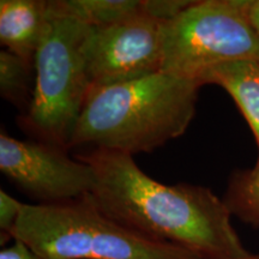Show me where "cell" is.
Returning <instances> with one entry per match:
<instances>
[{"mask_svg":"<svg viewBox=\"0 0 259 259\" xmlns=\"http://www.w3.org/2000/svg\"><path fill=\"white\" fill-rule=\"evenodd\" d=\"M76 158L93 168L89 193L97 208L154 241L192 252L200 259L250 254L231 222L232 212L204 186L164 185L144 173L131 155L94 149Z\"/></svg>","mask_w":259,"mask_h":259,"instance_id":"6da1fadb","label":"cell"},{"mask_svg":"<svg viewBox=\"0 0 259 259\" xmlns=\"http://www.w3.org/2000/svg\"><path fill=\"white\" fill-rule=\"evenodd\" d=\"M200 84L158 72L130 82L90 87L69 149L149 153L186 132Z\"/></svg>","mask_w":259,"mask_h":259,"instance_id":"7a4b0ae2","label":"cell"},{"mask_svg":"<svg viewBox=\"0 0 259 259\" xmlns=\"http://www.w3.org/2000/svg\"><path fill=\"white\" fill-rule=\"evenodd\" d=\"M44 259H200L154 241L97 208L89 194L59 203L23 204L14 231Z\"/></svg>","mask_w":259,"mask_h":259,"instance_id":"3957f363","label":"cell"},{"mask_svg":"<svg viewBox=\"0 0 259 259\" xmlns=\"http://www.w3.org/2000/svg\"><path fill=\"white\" fill-rule=\"evenodd\" d=\"M50 17L34 61L31 105L19 122L37 141L69 150L90 89L82 54L90 27L66 16Z\"/></svg>","mask_w":259,"mask_h":259,"instance_id":"277c9868","label":"cell"},{"mask_svg":"<svg viewBox=\"0 0 259 259\" xmlns=\"http://www.w3.org/2000/svg\"><path fill=\"white\" fill-rule=\"evenodd\" d=\"M248 0L192 2L162 24V72L199 83L203 73L229 61L259 59V34Z\"/></svg>","mask_w":259,"mask_h":259,"instance_id":"5b68a950","label":"cell"},{"mask_svg":"<svg viewBox=\"0 0 259 259\" xmlns=\"http://www.w3.org/2000/svg\"><path fill=\"white\" fill-rule=\"evenodd\" d=\"M142 15L105 27H90L82 54L90 87L125 83L162 72V24Z\"/></svg>","mask_w":259,"mask_h":259,"instance_id":"8992f818","label":"cell"},{"mask_svg":"<svg viewBox=\"0 0 259 259\" xmlns=\"http://www.w3.org/2000/svg\"><path fill=\"white\" fill-rule=\"evenodd\" d=\"M0 170L19 189L40 203H59L87 196L95 174L85 162L72 158L57 145L19 141L2 131Z\"/></svg>","mask_w":259,"mask_h":259,"instance_id":"52a82bcc","label":"cell"},{"mask_svg":"<svg viewBox=\"0 0 259 259\" xmlns=\"http://www.w3.org/2000/svg\"><path fill=\"white\" fill-rule=\"evenodd\" d=\"M50 19L46 0H2V46L28 63L34 64Z\"/></svg>","mask_w":259,"mask_h":259,"instance_id":"ba28073f","label":"cell"},{"mask_svg":"<svg viewBox=\"0 0 259 259\" xmlns=\"http://www.w3.org/2000/svg\"><path fill=\"white\" fill-rule=\"evenodd\" d=\"M199 84H216L233 97L250 125L259 149V59L219 65L203 73Z\"/></svg>","mask_w":259,"mask_h":259,"instance_id":"9c48e42d","label":"cell"},{"mask_svg":"<svg viewBox=\"0 0 259 259\" xmlns=\"http://www.w3.org/2000/svg\"><path fill=\"white\" fill-rule=\"evenodd\" d=\"M48 9L51 16L72 17L89 27H105L145 15L144 0H50Z\"/></svg>","mask_w":259,"mask_h":259,"instance_id":"30bf717a","label":"cell"},{"mask_svg":"<svg viewBox=\"0 0 259 259\" xmlns=\"http://www.w3.org/2000/svg\"><path fill=\"white\" fill-rule=\"evenodd\" d=\"M35 89V65L9 51L0 52V94L21 109L22 115L31 105Z\"/></svg>","mask_w":259,"mask_h":259,"instance_id":"8fae6325","label":"cell"},{"mask_svg":"<svg viewBox=\"0 0 259 259\" xmlns=\"http://www.w3.org/2000/svg\"><path fill=\"white\" fill-rule=\"evenodd\" d=\"M223 202L241 221L259 228V158L253 168L232 177Z\"/></svg>","mask_w":259,"mask_h":259,"instance_id":"7c38bea8","label":"cell"},{"mask_svg":"<svg viewBox=\"0 0 259 259\" xmlns=\"http://www.w3.org/2000/svg\"><path fill=\"white\" fill-rule=\"evenodd\" d=\"M23 203L0 190V239L2 245L14 239V231L21 216Z\"/></svg>","mask_w":259,"mask_h":259,"instance_id":"4fadbf2b","label":"cell"},{"mask_svg":"<svg viewBox=\"0 0 259 259\" xmlns=\"http://www.w3.org/2000/svg\"><path fill=\"white\" fill-rule=\"evenodd\" d=\"M191 4L192 2L189 0H144L145 15L160 21H169Z\"/></svg>","mask_w":259,"mask_h":259,"instance_id":"5bb4252c","label":"cell"},{"mask_svg":"<svg viewBox=\"0 0 259 259\" xmlns=\"http://www.w3.org/2000/svg\"><path fill=\"white\" fill-rule=\"evenodd\" d=\"M0 259H44L41 255L25 245L23 241L15 240L10 247H6L0 252Z\"/></svg>","mask_w":259,"mask_h":259,"instance_id":"9a60e30c","label":"cell"},{"mask_svg":"<svg viewBox=\"0 0 259 259\" xmlns=\"http://www.w3.org/2000/svg\"><path fill=\"white\" fill-rule=\"evenodd\" d=\"M248 18L259 34V0H248Z\"/></svg>","mask_w":259,"mask_h":259,"instance_id":"2e32d148","label":"cell"},{"mask_svg":"<svg viewBox=\"0 0 259 259\" xmlns=\"http://www.w3.org/2000/svg\"><path fill=\"white\" fill-rule=\"evenodd\" d=\"M235 259H259V253L258 254H247L245 255V257H241V258H235Z\"/></svg>","mask_w":259,"mask_h":259,"instance_id":"e0dca14e","label":"cell"}]
</instances>
